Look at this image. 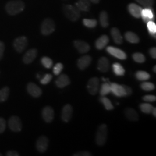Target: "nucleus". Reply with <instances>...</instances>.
Segmentation results:
<instances>
[{
	"label": "nucleus",
	"mask_w": 156,
	"mask_h": 156,
	"mask_svg": "<svg viewBox=\"0 0 156 156\" xmlns=\"http://www.w3.org/2000/svg\"><path fill=\"white\" fill-rule=\"evenodd\" d=\"M25 8V4L22 0H12L5 5L6 12L11 16H15L21 13Z\"/></svg>",
	"instance_id": "obj_1"
},
{
	"label": "nucleus",
	"mask_w": 156,
	"mask_h": 156,
	"mask_svg": "<svg viewBox=\"0 0 156 156\" xmlns=\"http://www.w3.org/2000/svg\"><path fill=\"white\" fill-rule=\"evenodd\" d=\"M63 12L67 18L73 22H76L80 17V11L76 6L64 5L63 6Z\"/></svg>",
	"instance_id": "obj_2"
},
{
	"label": "nucleus",
	"mask_w": 156,
	"mask_h": 156,
	"mask_svg": "<svg viewBox=\"0 0 156 156\" xmlns=\"http://www.w3.org/2000/svg\"><path fill=\"white\" fill-rule=\"evenodd\" d=\"M108 128L106 124H101L96 133L95 141L99 146H103L106 143L108 138Z\"/></svg>",
	"instance_id": "obj_3"
},
{
	"label": "nucleus",
	"mask_w": 156,
	"mask_h": 156,
	"mask_svg": "<svg viewBox=\"0 0 156 156\" xmlns=\"http://www.w3.org/2000/svg\"><path fill=\"white\" fill-rule=\"evenodd\" d=\"M56 25L54 21L50 18H46L42 23L41 32L42 35L47 36L53 33L55 31Z\"/></svg>",
	"instance_id": "obj_4"
},
{
	"label": "nucleus",
	"mask_w": 156,
	"mask_h": 156,
	"mask_svg": "<svg viewBox=\"0 0 156 156\" xmlns=\"http://www.w3.org/2000/svg\"><path fill=\"white\" fill-rule=\"evenodd\" d=\"M27 45L28 39L24 36L17 37L14 40L13 43V46L15 50L19 53H22L23 51L26 49Z\"/></svg>",
	"instance_id": "obj_5"
},
{
	"label": "nucleus",
	"mask_w": 156,
	"mask_h": 156,
	"mask_svg": "<svg viewBox=\"0 0 156 156\" xmlns=\"http://www.w3.org/2000/svg\"><path fill=\"white\" fill-rule=\"evenodd\" d=\"M8 126L12 131L20 132L22 129V123L20 119L16 116H12L9 119Z\"/></svg>",
	"instance_id": "obj_6"
},
{
	"label": "nucleus",
	"mask_w": 156,
	"mask_h": 156,
	"mask_svg": "<svg viewBox=\"0 0 156 156\" xmlns=\"http://www.w3.org/2000/svg\"><path fill=\"white\" fill-rule=\"evenodd\" d=\"M99 84H100V80L97 77L91 78L89 80L87 88L90 94L95 95L98 91V87H99Z\"/></svg>",
	"instance_id": "obj_7"
},
{
	"label": "nucleus",
	"mask_w": 156,
	"mask_h": 156,
	"mask_svg": "<svg viewBox=\"0 0 156 156\" xmlns=\"http://www.w3.org/2000/svg\"><path fill=\"white\" fill-rule=\"evenodd\" d=\"M106 51L112 56H114L120 60H126L127 57V55L124 51L113 46L107 47Z\"/></svg>",
	"instance_id": "obj_8"
},
{
	"label": "nucleus",
	"mask_w": 156,
	"mask_h": 156,
	"mask_svg": "<svg viewBox=\"0 0 156 156\" xmlns=\"http://www.w3.org/2000/svg\"><path fill=\"white\" fill-rule=\"evenodd\" d=\"M27 90L29 94L31 95L34 98H38L42 94V89L37 84L33 82L27 84Z\"/></svg>",
	"instance_id": "obj_9"
},
{
	"label": "nucleus",
	"mask_w": 156,
	"mask_h": 156,
	"mask_svg": "<svg viewBox=\"0 0 156 156\" xmlns=\"http://www.w3.org/2000/svg\"><path fill=\"white\" fill-rule=\"evenodd\" d=\"M49 146V140L44 135L40 136L36 143V147L40 153H44L48 149Z\"/></svg>",
	"instance_id": "obj_10"
},
{
	"label": "nucleus",
	"mask_w": 156,
	"mask_h": 156,
	"mask_svg": "<svg viewBox=\"0 0 156 156\" xmlns=\"http://www.w3.org/2000/svg\"><path fill=\"white\" fill-rule=\"evenodd\" d=\"M42 116L45 122L50 123L53 120L55 117V112L51 106H45L42 109Z\"/></svg>",
	"instance_id": "obj_11"
},
{
	"label": "nucleus",
	"mask_w": 156,
	"mask_h": 156,
	"mask_svg": "<svg viewBox=\"0 0 156 156\" xmlns=\"http://www.w3.org/2000/svg\"><path fill=\"white\" fill-rule=\"evenodd\" d=\"M38 55V50L37 49H31L28 50L23 57V62L25 64H30L33 62Z\"/></svg>",
	"instance_id": "obj_12"
},
{
	"label": "nucleus",
	"mask_w": 156,
	"mask_h": 156,
	"mask_svg": "<svg viewBox=\"0 0 156 156\" xmlns=\"http://www.w3.org/2000/svg\"><path fill=\"white\" fill-rule=\"evenodd\" d=\"M73 45L78 51L80 53H87L90 50V46L86 42L81 40H76L73 42Z\"/></svg>",
	"instance_id": "obj_13"
},
{
	"label": "nucleus",
	"mask_w": 156,
	"mask_h": 156,
	"mask_svg": "<svg viewBox=\"0 0 156 156\" xmlns=\"http://www.w3.org/2000/svg\"><path fill=\"white\" fill-rule=\"evenodd\" d=\"M92 62V58L89 55H85L78 59L77 66L79 69L83 71L89 67Z\"/></svg>",
	"instance_id": "obj_14"
},
{
	"label": "nucleus",
	"mask_w": 156,
	"mask_h": 156,
	"mask_svg": "<svg viewBox=\"0 0 156 156\" xmlns=\"http://www.w3.org/2000/svg\"><path fill=\"white\" fill-rule=\"evenodd\" d=\"M73 107L67 104L62 108V120L64 122L68 123L71 119L73 115Z\"/></svg>",
	"instance_id": "obj_15"
},
{
	"label": "nucleus",
	"mask_w": 156,
	"mask_h": 156,
	"mask_svg": "<svg viewBox=\"0 0 156 156\" xmlns=\"http://www.w3.org/2000/svg\"><path fill=\"white\" fill-rule=\"evenodd\" d=\"M140 17H142L144 22L146 23L150 21H153L154 20V15L152 8H145V9H142Z\"/></svg>",
	"instance_id": "obj_16"
},
{
	"label": "nucleus",
	"mask_w": 156,
	"mask_h": 156,
	"mask_svg": "<svg viewBox=\"0 0 156 156\" xmlns=\"http://www.w3.org/2000/svg\"><path fill=\"white\" fill-rule=\"evenodd\" d=\"M128 10L129 13L136 18H140L141 16V13L142 8L134 3L129 4L128 6Z\"/></svg>",
	"instance_id": "obj_17"
},
{
	"label": "nucleus",
	"mask_w": 156,
	"mask_h": 156,
	"mask_svg": "<svg viewBox=\"0 0 156 156\" xmlns=\"http://www.w3.org/2000/svg\"><path fill=\"white\" fill-rule=\"evenodd\" d=\"M111 92L116 96L119 97H125L126 96V92L123 88L122 85H120L119 84L111 83Z\"/></svg>",
	"instance_id": "obj_18"
},
{
	"label": "nucleus",
	"mask_w": 156,
	"mask_h": 156,
	"mask_svg": "<svg viewBox=\"0 0 156 156\" xmlns=\"http://www.w3.org/2000/svg\"><path fill=\"white\" fill-rule=\"evenodd\" d=\"M55 83H56V86L58 88L62 89L69 85L71 83V80L67 75L62 74L56 80Z\"/></svg>",
	"instance_id": "obj_19"
},
{
	"label": "nucleus",
	"mask_w": 156,
	"mask_h": 156,
	"mask_svg": "<svg viewBox=\"0 0 156 156\" xmlns=\"http://www.w3.org/2000/svg\"><path fill=\"white\" fill-rule=\"evenodd\" d=\"M109 62L105 57H102L98 62V69L101 73H106L109 70Z\"/></svg>",
	"instance_id": "obj_20"
},
{
	"label": "nucleus",
	"mask_w": 156,
	"mask_h": 156,
	"mask_svg": "<svg viewBox=\"0 0 156 156\" xmlns=\"http://www.w3.org/2000/svg\"><path fill=\"white\" fill-rule=\"evenodd\" d=\"M124 113L126 117L130 121L136 122L139 120V116L137 112L132 108H128L126 109Z\"/></svg>",
	"instance_id": "obj_21"
},
{
	"label": "nucleus",
	"mask_w": 156,
	"mask_h": 156,
	"mask_svg": "<svg viewBox=\"0 0 156 156\" xmlns=\"http://www.w3.org/2000/svg\"><path fill=\"white\" fill-rule=\"evenodd\" d=\"M109 41V37L106 35H103L95 41V47L98 50L103 49L108 45Z\"/></svg>",
	"instance_id": "obj_22"
},
{
	"label": "nucleus",
	"mask_w": 156,
	"mask_h": 156,
	"mask_svg": "<svg viewBox=\"0 0 156 156\" xmlns=\"http://www.w3.org/2000/svg\"><path fill=\"white\" fill-rule=\"evenodd\" d=\"M90 0H79L75 6L80 11L88 12L90 9Z\"/></svg>",
	"instance_id": "obj_23"
},
{
	"label": "nucleus",
	"mask_w": 156,
	"mask_h": 156,
	"mask_svg": "<svg viewBox=\"0 0 156 156\" xmlns=\"http://www.w3.org/2000/svg\"><path fill=\"white\" fill-rule=\"evenodd\" d=\"M112 37L114 42L117 45H121L123 43V37L119 30L116 27H113L111 30Z\"/></svg>",
	"instance_id": "obj_24"
},
{
	"label": "nucleus",
	"mask_w": 156,
	"mask_h": 156,
	"mask_svg": "<svg viewBox=\"0 0 156 156\" xmlns=\"http://www.w3.org/2000/svg\"><path fill=\"white\" fill-rule=\"evenodd\" d=\"M125 38L126 40L132 44H138L140 42V38L138 36L131 31H128L125 33Z\"/></svg>",
	"instance_id": "obj_25"
},
{
	"label": "nucleus",
	"mask_w": 156,
	"mask_h": 156,
	"mask_svg": "<svg viewBox=\"0 0 156 156\" xmlns=\"http://www.w3.org/2000/svg\"><path fill=\"white\" fill-rule=\"evenodd\" d=\"M100 22L101 26L104 28H106L109 26V16L106 12L102 11L101 12Z\"/></svg>",
	"instance_id": "obj_26"
},
{
	"label": "nucleus",
	"mask_w": 156,
	"mask_h": 156,
	"mask_svg": "<svg viewBox=\"0 0 156 156\" xmlns=\"http://www.w3.org/2000/svg\"><path fill=\"white\" fill-rule=\"evenodd\" d=\"M10 89L8 86H5L0 90V103L5 102L9 96Z\"/></svg>",
	"instance_id": "obj_27"
},
{
	"label": "nucleus",
	"mask_w": 156,
	"mask_h": 156,
	"mask_svg": "<svg viewBox=\"0 0 156 156\" xmlns=\"http://www.w3.org/2000/svg\"><path fill=\"white\" fill-rule=\"evenodd\" d=\"M113 70L115 74L117 76H123L125 74V70L123 66L119 63H114L112 66Z\"/></svg>",
	"instance_id": "obj_28"
},
{
	"label": "nucleus",
	"mask_w": 156,
	"mask_h": 156,
	"mask_svg": "<svg viewBox=\"0 0 156 156\" xmlns=\"http://www.w3.org/2000/svg\"><path fill=\"white\" fill-rule=\"evenodd\" d=\"M135 76L138 80H141V81L147 80L151 78L150 74L144 71H139L136 72L135 74Z\"/></svg>",
	"instance_id": "obj_29"
},
{
	"label": "nucleus",
	"mask_w": 156,
	"mask_h": 156,
	"mask_svg": "<svg viewBox=\"0 0 156 156\" xmlns=\"http://www.w3.org/2000/svg\"><path fill=\"white\" fill-rule=\"evenodd\" d=\"M111 92V84L104 83L101 86L100 89V94L101 96H105Z\"/></svg>",
	"instance_id": "obj_30"
},
{
	"label": "nucleus",
	"mask_w": 156,
	"mask_h": 156,
	"mask_svg": "<svg viewBox=\"0 0 156 156\" xmlns=\"http://www.w3.org/2000/svg\"><path fill=\"white\" fill-rule=\"evenodd\" d=\"M147 27L151 36L153 38H156V25L155 23L153 21H150L147 23Z\"/></svg>",
	"instance_id": "obj_31"
},
{
	"label": "nucleus",
	"mask_w": 156,
	"mask_h": 156,
	"mask_svg": "<svg viewBox=\"0 0 156 156\" xmlns=\"http://www.w3.org/2000/svg\"><path fill=\"white\" fill-rule=\"evenodd\" d=\"M100 101L104 105V106L106 110L110 111V110H112L114 109V107L112 104L111 101L105 97L102 96V97H101L100 99Z\"/></svg>",
	"instance_id": "obj_32"
},
{
	"label": "nucleus",
	"mask_w": 156,
	"mask_h": 156,
	"mask_svg": "<svg viewBox=\"0 0 156 156\" xmlns=\"http://www.w3.org/2000/svg\"><path fill=\"white\" fill-rule=\"evenodd\" d=\"M141 111L146 114H150L153 109V106L148 103H142L140 105Z\"/></svg>",
	"instance_id": "obj_33"
},
{
	"label": "nucleus",
	"mask_w": 156,
	"mask_h": 156,
	"mask_svg": "<svg viewBox=\"0 0 156 156\" xmlns=\"http://www.w3.org/2000/svg\"><path fill=\"white\" fill-rule=\"evenodd\" d=\"M41 62L42 64L45 68H46L50 69V68H51L52 67V66H53V61H52V60H51L50 58L48 57H46V56L43 57L41 58Z\"/></svg>",
	"instance_id": "obj_34"
},
{
	"label": "nucleus",
	"mask_w": 156,
	"mask_h": 156,
	"mask_svg": "<svg viewBox=\"0 0 156 156\" xmlns=\"http://www.w3.org/2000/svg\"><path fill=\"white\" fill-rule=\"evenodd\" d=\"M84 26L88 28H94L97 25V21L95 19H84L83 20Z\"/></svg>",
	"instance_id": "obj_35"
},
{
	"label": "nucleus",
	"mask_w": 156,
	"mask_h": 156,
	"mask_svg": "<svg viewBox=\"0 0 156 156\" xmlns=\"http://www.w3.org/2000/svg\"><path fill=\"white\" fill-rule=\"evenodd\" d=\"M140 87L142 89L146 91H151L155 89V86L154 84L151 82H144L140 84Z\"/></svg>",
	"instance_id": "obj_36"
},
{
	"label": "nucleus",
	"mask_w": 156,
	"mask_h": 156,
	"mask_svg": "<svg viewBox=\"0 0 156 156\" xmlns=\"http://www.w3.org/2000/svg\"><path fill=\"white\" fill-rule=\"evenodd\" d=\"M133 58L134 61L138 63H143L146 61L145 56L140 53H135L133 54Z\"/></svg>",
	"instance_id": "obj_37"
},
{
	"label": "nucleus",
	"mask_w": 156,
	"mask_h": 156,
	"mask_svg": "<svg viewBox=\"0 0 156 156\" xmlns=\"http://www.w3.org/2000/svg\"><path fill=\"white\" fill-rule=\"evenodd\" d=\"M140 5H142L145 8H152V6L154 4V0H135Z\"/></svg>",
	"instance_id": "obj_38"
},
{
	"label": "nucleus",
	"mask_w": 156,
	"mask_h": 156,
	"mask_svg": "<svg viewBox=\"0 0 156 156\" xmlns=\"http://www.w3.org/2000/svg\"><path fill=\"white\" fill-rule=\"evenodd\" d=\"M63 69V65L62 63H57L55 66L53 68V73L55 75H58L62 73V70Z\"/></svg>",
	"instance_id": "obj_39"
},
{
	"label": "nucleus",
	"mask_w": 156,
	"mask_h": 156,
	"mask_svg": "<svg viewBox=\"0 0 156 156\" xmlns=\"http://www.w3.org/2000/svg\"><path fill=\"white\" fill-rule=\"evenodd\" d=\"M52 78H53V76L51 74H49V73L46 74L44 76V77L41 79L40 82L42 84H44V85L50 83V81L52 79Z\"/></svg>",
	"instance_id": "obj_40"
},
{
	"label": "nucleus",
	"mask_w": 156,
	"mask_h": 156,
	"mask_svg": "<svg viewBox=\"0 0 156 156\" xmlns=\"http://www.w3.org/2000/svg\"><path fill=\"white\" fill-rule=\"evenodd\" d=\"M6 129V121L3 117H0V134L3 133Z\"/></svg>",
	"instance_id": "obj_41"
},
{
	"label": "nucleus",
	"mask_w": 156,
	"mask_h": 156,
	"mask_svg": "<svg viewBox=\"0 0 156 156\" xmlns=\"http://www.w3.org/2000/svg\"><path fill=\"white\" fill-rule=\"evenodd\" d=\"M143 100L146 102H154L156 100V97L153 95H146L143 97Z\"/></svg>",
	"instance_id": "obj_42"
},
{
	"label": "nucleus",
	"mask_w": 156,
	"mask_h": 156,
	"mask_svg": "<svg viewBox=\"0 0 156 156\" xmlns=\"http://www.w3.org/2000/svg\"><path fill=\"white\" fill-rule=\"evenodd\" d=\"M5 49V46L4 43L2 41H0V60H1L4 57Z\"/></svg>",
	"instance_id": "obj_43"
},
{
	"label": "nucleus",
	"mask_w": 156,
	"mask_h": 156,
	"mask_svg": "<svg viewBox=\"0 0 156 156\" xmlns=\"http://www.w3.org/2000/svg\"><path fill=\"white\" fill-rule=\"evenodd\" d=\"M122 86L126 92V96H129L132 94L133 91L130 87H129L128 86H127L126 84H122Z\"/></svg>",
	"instance_id": "obj_44"
},
{
	"label": "nucleus",
	"mask_w": 156,
	"mask_h": 156,
	"mask_svg": "<svg viewBox=\"0 0 156 156\" xmlns=\"http://www.w3.org/2000/svg\"><path fill=\"white\" fill-rule=\"evenodd\" d=\"M74 156H91V154L90 153L89 151H79L78 153H76L73 154Z\"/></svg>",
	"instance_id": "obj_45"
},
{
	"label": "nucleus",
	"mask_w": 156,
	"mask_h": 156,
	"mask_svg": "<svg viewBox=\"0 0 156 156\" xmlns=\"http://www.w3.org/2000/svg\"><path fill=\"white\" fill-rule=\"evenodd\" d=\"M6 156H19L20 154L17 152L16 151H13V150H11V151H8L6 153Z\"/></svg>",
	"instance_id": "obj_46"
},
{
	"label": "nucleus",
	"mask_w": 156,
	"mask_h": 156,
	"mask_svg": "<svg viewBox=\"0 0 156 156\" xmlns=\"http://www.w3.org/2000/svg\"><path fill=\"white\" fill-rule=\"evenodd\" d=\"M149 53L153 58H156V48H151L149 50Z\"/></svg>",
	"instance_id": "obj_47"
},
{
	"label": "nucleus",
	"mask_w": 156,
	"mask_h": 156,
	"mask_svg": "<svg viewBox=\"0 0 156 156\" xmlns=\"http://www.w3.org/2000/svg\"><path fill=\"white\" fill-rule=\"evenodd\" d=\"M90 1L93 4H98L100 0H90Z\"/></svg>",
	"instance_id": "obj_48"
},
{
	"label": "nucleus",
	"mask_w": 156,
	"mask_h": 156,
	"mask_svg": "<svg viewBox=\"0 0 156 156\" xmlns=\"http://www.w3.org/2000/svg\"><path fill=\"white\" fill-rule=\"evenodd\" d=\"M151 113H152V114L153 115V116H154V117H156V108H153V110H152V112H151Z\"/></svg>",
	"instance_id": "obj_49"
},
{
	"label": "nucleus",
	"mask_w": 156,
	"mask_h": 156,
	"mask_svg": "<svg viewBox=\"0 0 156 156\" xmlns=\"http://www.w3.org/2000/svg\"><path fill=\"white\" fill-rule=\"evenodd\" d=\"M156 66H155L154 67V68H153V71L154 72V73H156Z\"/></svg>",
	"instance_id": "obj_50"
},
{
	"label": "nucleus",
	"mask_w": 156,
	"mask_h": 156,
	"mask_svg": "<svg viewBox=\"0 0 156 156\" xmlns=\"http://www.w3.org/2000/svg\"><path fill=\"white\" fill-rule=\"evenodd\" d=\"M0 156H2V154L1 153H0Z\"/></svg>",
	"instance_id": "obj_51"
}]
</instances>
